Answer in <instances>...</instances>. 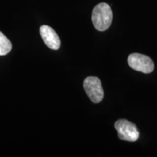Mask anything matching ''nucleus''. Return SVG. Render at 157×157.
I'll list each match as a JSON object with an SVG mask.
<instances>
[{
  "instance_id": "1",
  "label": "nucleus",
  "mask_w": 157,
  "mask_h": 157,
  "mask_svg": "<svg viewBox=\"0 0 157 157\" xmlns=\"http://www.w3.org/2000/svg\"><path fill=\"white\" fill-rule=\"evenodd\" d=\"M112 10L107 3H100L94 7L92 13V21L98 31L107 30L112 23Z\"/></svg>"
},
{
  "instance_id": "2",
  "label": "nucleus",
  "mask_w": 157,
  "mask_h": 157,
  "mask_svg": "<svg viewBox=\"0 0 157 157\" xmlns=\"http://www.w3.org/2000/svg\"><path fill=\"white\" fill-rule=\"evenodd\" d=\"M119 139L129 142H135L138 140L139 133L136 125L127 119H119L114 124Z\"/></svg>"
},
{
  "instance_id": "3",
  "label": "nucleus",
  "mask_w": 157,
  "mask_h": 157,
  "mask_svg": "<svg viewBox=\"0 0 157 157\" xmlns=\"http://www.w3.org/2000/svg\"><path fill=\"white\" fill-rule=\"evenodd\" d=\"M84 89L88 97L94 103H98L103 99L104 92L101 80L95 76H89L84 79Z\"/></svg>"
},
{
  "instance_id": "4",
  "label": "nucleus",
  "mask_w": 157,
  "mask_h": 157,
  "mask_svg": "<svg viewBox=\"0 0 157 157\" xmlns=\"http://www.w3.org/2000/svg\"><path fill=\"white\" fill-rule=\"evenodd\" d=\"M129 66L132 69L145 74H149L154 69V64L148 56L140 53L130 54L127 59Z\"/></svg>"
},
{
  "instance_id": "5",
  "label": "nucleus",
  "mask_w": 157,
  "mask_h": 157,
  "mask_svg": "<svg viewBox=\"0 0 157 157\" xmlns=\"http://www.w3.org/2000/svg\"><path fill=\"white\" fill-rule=\"evenodd\" d=\"M41 36L49 48L57 50L60 47V39L55 30L50 26L43 25L39 29Z\"/></svg>"
},
{
  "instance_id": "6",
  "label": "nucleus",
  "mask_w": 157,
  "mask_h": 157,
  "mask_svg": "<svg viewBox=\"0 0 157 157\" xmlns=\"http://www.w3.org/2000/svg\"><path fill=\"white\" fill-rule=\"evenodd\" d=\"M12 50V43L0 31V56H5Z\"/></svg>"
}]
</instances>
